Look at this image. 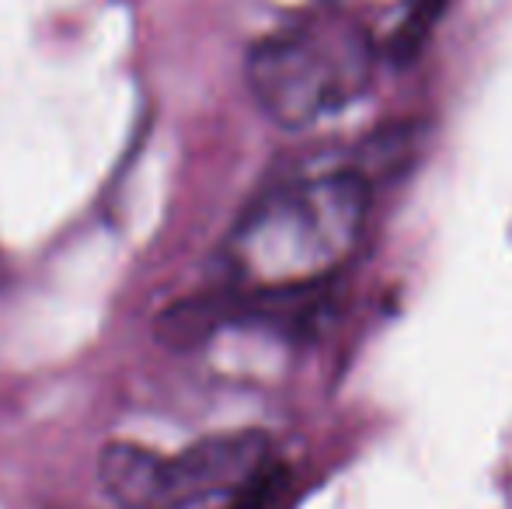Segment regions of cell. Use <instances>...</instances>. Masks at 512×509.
<instances>
[{"label": "cell", "mask_w": 512, "mask_h": 509, "mask_svg": "<svg viewBox=\"0 0 512 509\" xmlns=\"http://www.w3.org/2000/svg\"><path fill=\"white\" fill-rule=\"evenodd\" d=\"M272 468V440L262 429L209 433L178 454L157 450L147 509L223 506L262 482Z\"/></svg>", "instance_id": "obj_3"}, {"label": "cell", "mask_w": 512, "mask_h": 509, "mask_svg": "<svg viewBox=\"0 0 512 509\" xmlns=\"http://www.w3.org/2000/svg\"><path fill=\"white\" fill-rule=\"evenodd\" d=\"M286 478H290L286 475V468L283 464H276L262 482L251 485L248 492H241L237 499H230V503H223L216 509H269V506H276V499L283 496V489H286Z\"/></svg>", "instance_id": "obj_5"}, {"label": "cell", "mask_w": 512, "mask_h": 509, "mask_svg": "<svg viewBox=\"0 0 512 509\" xmlns=\"http://www.w3.org/2000/svg\"><path fill=\"white\" fill-rule=\"evenodd\" d=\"M377 42L345 18H307L258 39L244 81L269 123L310 129L352 109L377 74Z\"/></svg>", "instance_id": "obj_2"}, {"label": "cell", "mask_w": 512, "mask_h": 509, "mask_svg": "<svg viewBox=\"0 0 512 509\" xmlns=\"http://www.w3.org/2000/svg\"><path fill=\"white\" fill-rule=\"evenodd\" d=\"M446 4H450V0H411L405 18L398 21L391 42H387V56H391V63H398V67L415 63V56L422 53L425 42H429L432 28H436L439 18H443Z\"/></svg>", "instance_id": "obj_4"}, {"label": "cell", "mask_w": 512, "mask_h": 509, "mask_svg": "<svg viewBox=\"0 0 512 509\" xmlns=\"http://www.w3.org/2000/svg\"><path fill=\"white\" fill-rule=\"evenodd\" d=\"M373 210V182L359 168L304 171L248 203L223 258L237 290L328 286L359 248Z\"/></svg>", "instance_id": "obj_1"}]
</instances>
